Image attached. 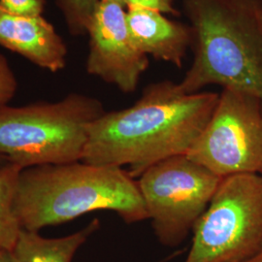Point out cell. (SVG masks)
Here are the masks:
<instances>
[{
	"label": "cell",
	"mask_w": 262,
	"mask_h": 262,
	"mask_svg": "<svg viewBox=\"0 0 262 262\" xmlns=\"http://www.w3.org/2000/svg\"><path fill=\"white\" fill-rule=\"evenodd\" d=\"M192 29V62L179 88L220 85L262 101V1L184 0Z\"/></svg>",
	"instance_id": "cell-3"
},
{
	"label": "cell",
	"mask_w": 262,
	"mask_h": 262,
	"mask_svg": "<svg viewBox=\"0 0 262 262\" xmlns=\"http://www.w3.org/2000/svg\"><path fill=\"white\" fill-rule=\"evenodd\" d=\"M103 103L70 94L54 102L0 109V156L21 168L81 161L91 123Z\"/></svg>",
	"instance_id": "cell-4"
},
{
	"label": "cell",
	"mask_w": 262,
	"mask_h": 262,
	"mask_svg": "<svg viewBox=\"0 0 262 262\" xmlns=\"http://www.w3.org/2000/svg\"><path fill=\"white\" fill-rule=\"evenodd\" d=\"M18 82L7 58L0 54V109L7 106L15 96Z\"/></svg>",
	"instance_id": "cell-14"
},
{
	"label": "cell",
	"mask_w": 262,
	"mask_h": 262,
	"mask_svg": "<svg viewBox=\"0 0 262 262\" xmlns=\"http://www.w3.org/2000/svg\"><path fill=\"white\" fill-rule=\"evenodd\" d=\"M44 7L45 0H0V8L25 16L42 15Z\"/></svg>",
	"instance_id": "cell-15"
},
{
	"label": "cell",
	"mask_w": 262,
	"mask_h": 262,
	"mask_svg": "<svg viewBox=\"0 0 262 262\" xmlns=\"http://www.w3.org/2000/svg\"><path fill=\"white\" fill-rule=\"evenodd\" d=\"M222 178L181 155L164 159L137 180L154 234L177 248L205 213Z\"/></svg>",
	"instance_id": "cell-6"
},
{
	"label": "cell",
	"mask_w": 262,
	"mask_h": 262,
	"mask_svg": "<svg viewBox=\"0 0 262 262\" xmlns=\"http://www.w3.org/2000/svg\"><path fill=\"white\" fill-rule=\"evenodd\" d=\"M260 1H262V0H260Z\"/></svg>",
	"instance_id": "cell-21"
},
{
	"label": "cell",
	"mask_w": 262,
	"mask_h": 262,
	"mask_svg": "<svg viewBox=\"0 0 262 262\" xmlns=\"http://www.w3.org/2000/svg\"><path fill=\"white\" fill-rule=\"evenodd\" d=\"M124 6L129 8H142V9L158 11L164 15H171L174 17L179 16V12L175 0H124Z\"/></svg>",
	"instance_id": "cell-16"
},
{
	"label": "cell",
	"mask_w": 262,
	"mask_h": 262,
	"mask_svg": "<svg viewBox=\"0 0 262 262\" xmlns=\"http://www.w3.org/2000/svg\"><path fill=\"white\" fill-rule=\"evenodd\" d=\"M241 262H262V252L256 253L255 255H253L252 257Z\"/></svg>",
	"instance_id": "cell-18"
},
{
	"label": "cell",
	"mask_w": 262,
	"mask_h": 262,
	"mask_svg": "<svg viewBox=\"0 0 262 262\" xmlns=\"http://www.w3.org/2000/svg\"><path fill=\"white\" fill-rule=\"evenodd\" d=\"M88 35L86 72L115 85L123 94L136 92L150 61L132 40L125 6L116 1L101 0Z\"/></svg>",
	"instance_id": "cell-8"
},
{
	"label": "cell",
	"mask_w": 262,
	"mask_h": 262,
	"mask_svg": "<svg viewBox=\"0 0 262 262\" xmlns=\"http://www.w3.org/2000/svg\"><path fill=\"white\" fill-rule=\"evenodd\" d=\"M111 1H116V2H119V3H121L122 5H124V0H111Z\"/></svg>",
	"instance_id": "cell-20"
},
{
	"label": "cell",
	"mask_w": 262,
	"mask_h": 262,
	"mask_svg": "<svg viewBox=\"0 0 262 262\" xmlns=\"http://www.w3.org/2000/svg\"><path fill=\"white\" fill-rule=\"evenodd\" d=\"M68 31L74 36L88 34L94 14L101 0H56Z\"/></svg>",
	"instance_id": "cell-13"
},
{
	"label": "cell",
	"mask_w": 262,
	"mask_h": 262,
	"mask_svg": "<svg viewBox=\"0 0 262 262\" xmlns=\"http://www.w3.org/2000/svg\"><path fill=\"white\" fill-rule=\"evenodd\" d=\"M187 158L220 178L262 175V101L223 90L215 110Z\"/></svg>",
	"instance_id": "cell-7"
},
{
	"label": "cell",
	"mask_w": 262,
	"mask_h": 262,
	"mask_svg": "<svg viewBox=\"0 0 262 262\" xmlns=\"http://www.w3.org/2000/svg\"><path fill=\"white\" fill-rule=\"evenodd\" d=\"M262 252V175L222 179L184 262H241Z\"/></svg>",
	"instance_id": "cell-5"
},
{
	"label": "cell",
	"mask_w": 262,
	"mask_h": 262,
	"mask_svg": "<svg viewBox=\"0 0 262 262\" xmlns=\"http://www.w3.org/2000/svg\"><path fill=\"white\" fill-rule=\"evenodd\" d=\"M132 40L147 56L182 68L187 50L193 43L192 29L169 19L160 12L142 8L126 9Z\"/></svg>",
	"instance_id": "cell-10"
},
{
	"label": "cell",
	"mask_w": 262,
	"mask_h": 262,
	"mask_svg": "<svg viewBox=\"0 0 262 262\" xmlns=\"http://www.w3.org/2000/svg\"><path fill=\"white\" fill-rule=\"evenodd\" d=\"M23 169L12 162L0 169V248L2 249L13 250L21 230L15 213L14 201Z\"/></svg>",
	"instance_id": "cell-12"
},
{
	"label": "cell",
	"mask_w": 262,
	"mask_h": 262,
	"mask_svg": "<svg viewBox=\"0 0 262 262\" xmlns=\"http://www.w3.org/2000/svg\"><path fill=\"white\" fill-rule=\"evenodd\" d=\"M220 94H186L178 83L148 84L130 107L105 112L88 129L81 161L98 166H127L138 179L164 159L187 155L205 128Z\"/></svg>",
	"instance_id": "cell-1"
},
{
	"label": "cell",
	"mask_w": 262,
	"mask_h": 262,
	"mask_svg": "<svg viewBox=\"0 0 262 262\" xmlns=\"http://www.w3.org/2000/svg\"><path fill=\"white\" fill-rule=\"evenodd\" d=\"M0 45L53 73L66 66L67 47L47 19L0 8Z\"/></svg>",
	"instance_id": "cell-9"
},
{
	"label": "cell",
	"mask_w": 262,
	"mask_h": 262,
	"mask_svg": "<svg viewBox=\"0 0 262 262\" xmlns=\"http://www.w3.org/2000/svg\"><path fill=\"white\" fill-rule=\"evenodd\" d=\"M99 228L100 222L94 220L77 232L54 239L21 228L12 251L19 262H72L78 250Z\"/></svg>",
	"instance_id": "cell-11"
},
{
	"label": "cell",
	"mask_w": 262,
	"mask_h": 262,
	"mask_svg": "<svg viewBox=\"0 0 262 262\" xmlns=\"http://www.w3.org/2000/svg\"><path fill=\"white\" fill-rule=\"evenodd\" d=\"M14 209L21 228L33 232L96 211H112L127 225L148 220L137 180L83 161L23 169Z\"/></svg>",
	"instance_id": "cell-2"
},
{
	"label": "cell",
	"mask_w": 262,
	"mask_h": 262,
	"mask_svg": "<svg viewBox=\"0 0 262 262\" xmlns=\"http://www.w3.org/2000/svg\"><path fill=\"white\" fill-rule=\"evenodd\" d=\"M0 262H19L12 250L0 248Z\"/></svg>",
	"instance_id": "cell-17"
},
{
	"label": "cell",
	"mask_w": 262,
	"mask_h": 262,
	"mask_svg": "<svg viewBox=\"0 0 262 262\" xmlns=\"http://www.w3.org/2000/svg\"><path fill=\"white\" fill-rule=\"evenodd\" d=\"M9 162V160L6 159V158L0 156V169L2 168V167H4V166H5L6 164H8Z\"/></svg>",
	"instance_id": "cell-19"
}]
</instances>
